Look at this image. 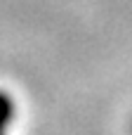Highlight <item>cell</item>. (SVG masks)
Masks as SVG:
<instances>
[{"instance_id": "2", "label": "cell", "mask_w": 132, "mask_h": 135, "mask_svg": "<svg viewBox=\"0 0 132 135\" xmlns=\"http://www.w3.org/2000/svg\"><path fill=\"white\" fill-rule=\"evenodd\" d=\"M0 135H5V133H0Z\"/></svg>"}, {"instance_id": "1", "label": "cell", "mask_w": 132, "mask_h": 135, "mask_svg": "<svg viewBox=\"0 0 132 135\" xmlns=\"http://www.w3.org/2000/svg\"><path fill=\"white\" fill-rule=\"evenodd\" d=\"M14 114H17V107H14V100L0 90V133H7L9 123L14 121Z\"/></svg>"}]
</instances>
